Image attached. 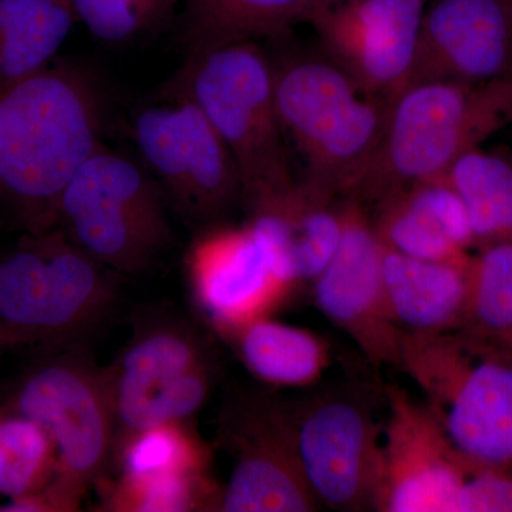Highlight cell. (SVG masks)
Masks as SVG:
<instances>
[{
	"instance_id": "13",
	"label": "cell",
	"mask_w": 512,
	"mask_h": 512,
	"mask_svg": "<svg viewBox=\"0 0 512 512\" xmlns=\"http://www.w3.org/2000/svg\"><path fill=\"white\" fill-rule=\"evenodd\" d=\"M429 0H318L308 23L318 47L367 92L406 87Z\"/></svg>"
},
{
	"instance_id": "20",
	"label": "cell",
	"mask_w": 512,
	"mask_h": 512,
	"mask_svg": "<svg viewBox=\"0 0 512 512\" xmlns=\"http://www.w3.org/2000/svg\"><path fill=\"white\" fill-rule=\"evenodd\" d=\"M225 339L255 379L275 387L309 389L330 365L328 345L318 335L269 316L235 329Z\"/></svg>"
},
{
	"instance_id": "9",
	"label": "cell",
	"mask_w": 512,
	"mask_h": 512,
	"mask_svg": "<svg viewBox=\"0 0 512 512\" xmlns=\"http://www.w3.org/2000/svg\"><path fill=\"white\" fill-rule=\"evenodd\" d=\"M79 348L52 350L37 360L16 384L9 410L46 431L56 473L87 491L113 461L116 426L106 369Z\"/></svg>"
},
{
	"instance_id": "23",
	"label": "cell",
	"mask_w": 512,
	"mask_h": 512,
	"mask_svg": "<svg viewBox=\"0 0 512 512\" xmlns=\"http://www.w3.org/2000/svg\"><path fill=\"white\" fill-rule=\"evenodd\" d=\"M419 184L387 198L369 211L384 247L427 261H467Z\"/></svg>"
},
{
	"instance_id": "26",
	"label": "cell",
	"mask_w": 512,
	"mask_h": 512,
	"mask_svg": "<svg viewBox=\"0 0 512 512\" xmlns=\"http://www.w3.org/2000/svg\"><path fill=\"white\" fill-rule=\"evenodd\" d=\"M57 470L55 446L45 430L22 414L0 413V494L35 493Z\"/></svg>"
},
{
	"instance_id": "14",
	"label": "cell",
	"mask_w": 512,
	"mask_h": 512,
	"mask_svg": "<svg viewBox=\"0 0 512 512\" xmlns=\"http://www.w3.org/2000/svg\"><path fill=\"white\" fill-rule=\"evenodd\" d=\"M342 211L339 247L312 282L316 305L372 365L400 367L403 332L387 306L382 241L362 204L346 198Z\"/></svg>"
},
{
	"instance_id": "3",
	"label": "cell",
	"mask_w": 512,
	"mask_h": 512,
	"mask_svg": "<svg viewBox=\"0 0 512 512\" xmlns=\"http://www.w3.org/2000/svg\"><path fill=\"white\" fill-rule=\"evenodd\" d=\"M163 97L200 107L238 168L249 214L291 194L296 181L276 111L271 57L258 42L188 50Z\"/></svg>"
},
{
	"instance_id": "29",
	"label": "cell",
	"mask_w": 512,
	"mask_h": 512,
	"mask_svg": "<svg viewBox=\"0 0 512 512\" xmlns=\"http://www.w3.org/2000/svg\"><path fill=\"white\" fill-rule=\"evenodd\" d=\"M456 512H512V473L467 464Z\"/></svg>"
},
{
	"instance_id": "25",
	"label": "cell",
	"mask_w": 512,
	"mask_h": 512,
	"mask_svg": "<svg viewBox=\"0 0 512 512\" xmlns=\"http://www.w3.org/2000/svg\"><path fill=\"white\" fill-rule=\"evenodd\" d=\"M464 323L484 338H512V241L485 245L470 258Z\"/></svg>"
},
{
	"instance_id": "6",
	"label": "cell",
	"mask_w": 512,
	"mask_h": 512,
	"mask_svg": "<svg viewBox=\"0 0 512 512\" xmlns=\"http://www.w3.org/2000/svg\"><path fill=\"white\" fill-rule=\"evenodd\" d=\"M470 466L512 470V359L453 330L403 335L402 365Z\"/></svg>"
},
{
	"instance_id": "18",
	"label": "cell",
	"mask_w": 512,
	"mask_h": 512,
	"mask_svg": "<svg viewBox=\"0 0 512 512\" xmlns=\"http://www.w3.org/2000/svg\"><path fill=\"white\" fill-rule=\"evenodd\" d=\"M468 265L470 258L427 261L384 247V293L390 316L403 335H431L463 325Z\"/></svg>"
},
{
	"instance_id": "24",
	"label": "cell",
	"mask_w": 512,
	"mask_h": 512,
	"mask_svg": "<svg viewBox=\"0 0 512 512\" xmlns=\"http://www.w3.org/2000/svg\"><path fill=\"white\" fill-rule=\"evenodd\" d=\"M121 480H148L208 473L210 450L187 421L160 424L131 434L114 454Z\"/></svg>"
},
{
	"instance_id": "28",
	"label": "cell",
	"mask_w": 512,
	"mask_h": 512,
	"mask_svg": "<svg viewBox=\"0 0 512 512\" xmlns=\"http://www.w3.org/2000/svg\"><path fill=\"white\" fill-rule=\"evenodd\" d=\"M180 0H70L77 22L101 42H133L173 20Z\"/></svg>"
},
{
	"instance_id": "17",
	"label": "cell",
	"mask_w": 512,
	"mask_h": 512,
	"mask_svg": "<svg viewBox=\"0 0 512 512\" xmlns=\"http://www.w3.org/2000/svg\"><path fill=\"white\" fill-rule=\"evenodd\" d=\"M512 77V0H429L406 86Z\"/></svg>"
},
{
	"instance_id": "4",
	"label": "cell",
	"mask_w": 512,
	"mask_h": 512,
	"mask_svg": "<svg viewBox=\"0 0 512 512\" xmlns=\"http://www.w3.org/2000/svg\"><path fill=\"white\" fill-rule=\"evenodd\" d=\"M510 123L512 77L484 84H409L393 97L379 148L349 198L372 210L446 174L458 157Z\"/></svg>"
},
{
	"instance_id": "15",
	"label": "cell",
	"mask_w": 512,
	"mask_h": 512,
	"mask_svg": "<svg viewBox=\"0 0 512 512\" xmlns=\"http://www.w3.org/2000/svg\"><path fill=\"white\" fill-rule=\"evenodd\" d=\"M387 421L380 440L375 511L456 512L467 463L427 409L406 390L384 389Z\"/></svg>"
},
{
	"instance_id": "19",
	"label": "cell",
	"mask_w": 512,
	"mask_h": 512,
	"mask_svg": "<svg viewBox=\"0 0 512 512\" xmlns=\"http://www.w3.org/2000/svg\"><path fill=\"white\" fill-rule=\"evenodd\" d=\"M318 0H184L181 39L188 50L284 39L308 22Z\"/></svg>"
},
{
	"instance_id": "7",
	"label": "cell",
	"mask_w": 512,
	"mask_h": 512,
	"mask_svg": "<svg viewBox=\"0 0 512 512\" xmlns=\"http://www.w3.org/2000/svg\"><path fill=\"white\" fill-rule=\"evenodd\" d=\"M165 200L146 167L101 144L64 188L56 227L99 264L136 275L170 245Z\"/></svg>"
},
{
	"instance_id": "8",
	"label": "cell",
	"mask_w": 512,
	"mask_h": 512,
	"mask_svg": "<svg viewBox=\"0 0 512 512\" xmlns=\"http://www.w3.org/2000/svg\"><path fill=\"white\" fill-rule=\"evenodd\" d=\"M106 375L116 454L131 434L198 413L214 386V355L210 340L190 320L148 313L134 323L133 335Z\"/></svg>"
},
{
	"instance_id": "21",
	"label": "cell",
	"mask_w": 512,
	"mask_h": 512,
	"mask_svg": "<svg viewBox=\"0 0 512 512\" xmlns=\"http://www.w3.org/2000/svg\"><path fill=\"white\" fill-rule=\"evenodd\" d=\"M76 23L70 0H0V87L50 66Z\"/></svg>"
},
{
	"instance_id": "27",
	"label": "cell",
	"mask_w": 512,
	"mask_h": 512,
	"mask_svg": "<svg viewBox=\"0 0 512 512\" xmlns=\"http://www.w3.org/2000/svg\"><path fill=\"white\" fill-rule=\"evenodd\" d=\"M221 488L208 473L119 480L104 495V510L120 512L215 511Z\"/></svg>"
},
{
	"instance_id": "1",
	"label": "cell",
	"mask_w": 512,
	"mask_h": 512,
	"mask_svg": "<svg viewBox=\"0 0 512 512\" xmlns=\"http://www.w3.org/2000/svg\"><path fill=\"white\" fill-rule=\"evenodd\" d=\"M103 120L99 83L77 64L0 87V205L26 232L56 227L64 188L103 144Z\"/></svg>"
},
{
	"instance_id": "5",
	"label": "cell",
	"mask_w": 512,
	"mask_h": 512,
	"mask_svg": "<svg viewBox=\"0 0 512 512\" xmlns=\"http://www.w3.org/2000/svg\"><path fill=\"white\" fill-rule=\"evenodd\" d=\"M113 272L60 228L26 232L0 258V355L79 345L113 308Z\"/></svg>"
},
{
	"instance_id": "2",
	"label": "cell",
	"mask_w": 512,
	"mask_h": 512,
	"mask_svg": "<svg viewBox=\"0 0 512 512\" xmlns=\"http://www.w3.org/2000/svg\"><path fill=\"white\" fill-rule=\"evenodd\" d=\"M271 62L286 151L298 163L296 183L346 200L375 157L392 100L360 87L319 47Z\"/></svg>"
},
{
	"instance_id": "11",
	"label": "cell",
	"mask_w": 512,
	"mask_h": 512,
	"mask_svg": "<svg viewBox=\"0 0 512 512\" xmlns=\"http://www.w3.org/2000/svg\"><path fill=\"white\" fill-rule=\"evenodd\" d=\"M134 117V143L165 198L192 227L220 224L242 204L238 168L200 107L163 97Z\"/></svg>"
},
{
	"instance_id": "12",
	"label": "cell",
	"mask_w": 512,
	"mask_h": 512,
	"mask_svg": "<svg viewBox=\"0 0 512 512\" xmlns=\"http://www.w3.org/2000/svg\"><path fill=\"white\" fill-rule=\"evenodd\" d=\"M221 434L234 466L215 511L319 510L299 466L285 402L264 394L237 397L222 414Z\"/></svg>"
},
{
	"instance_id": "16",
	"label": "cell",
	"mask_w": 512,
	"mask_h": 512,
	"mask_svg": "<svg viewBox=\"0 0 512 512\" xmlns=\"http://www.w3.org/2000/svg\"><path fill=\"white\" fill-rule=\"evenodd\" d=\"M195 305L221 336L266 318L291 286L248 224L204 228L187 258Z\"/></svg>"
},
{
	"instance_id": "10",
	"label": "cell",
	"mask_w": 512,
	"mask_h": 512,
	"mask_svg": "<svg viewBox=\"0 0 512 512\" xmlns=\"http://www.w3.org/2000/svg\"><path fill=\"white\" fill-rule=\"evenodd\" d=\"M369 390L333 386L285 402L303 477L319 507L375 510L380 429Z\"/></svg>"
},
{
	"instance_id": "22",
	"label": "cell",
	"mask_w": 512,
	"mask_h": 512,
	"mask_svg": "<svg viewBox=\"0 0 512 512\" xmlns=\"http://www.w3.org/2000/svg\"><path fill=\"white\" fill-rule=\"evenodd\" d=\"M466 207L474 242L512 241V161L473 148L444 174Z\"/></svg>"
}]
</instances>
